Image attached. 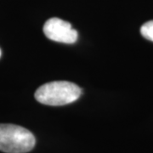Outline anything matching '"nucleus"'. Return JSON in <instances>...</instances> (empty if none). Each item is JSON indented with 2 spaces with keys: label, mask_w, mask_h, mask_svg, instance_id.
Here are the masks:
<instances>
[{
  "label": "nucleus",
  "mask_w": 153,
  "mask_h": 153,
  "mask_svg": "<svg viewBox=\"0 0 153 153\" xmlns=\"http://www.w3.org/2000/svg\"><path fill=\"white\" fill-rule=\"evenodd\" d=\"M44 33L47 38L63 44H74L77 40V32L69 22L59 18H51L45 22Z\"/></svg>",
  "instance_id": "obj_3"
},
{
  "label": "nucleus",
  "mask_w": 153,
  "mask_h": 153,
  "mask_svg": "<svg viewBox=\"0 0 153 153\" xmlns=\"http://www.w3.org/2000/svg\"><path fill=\"white\" fill-rule=\"evenodd\" d=\"M36 139L22 126L0 124V151L5 153H27L33 150Z\"/></svg>",
  "instance_id": "obj_2"
},
{
  "label": "nucleus",
  "mask_w": 153,
  "mask_h": 153,
  "mask_svg": "<svg viewBox=\"0 0 153 153\" xmlns=\"http://www.w3.org/2000/svg\"><path fill=\"white\" fill-rule=\"evenodd\" d=\"M81 93L82 89L73 82L55 81L38 88L35 92V99L41 104L57 106L74 102Z\"/></svg>",
  "instance_id": "obj_1"
},
{
  "label": "nucleus",
  "mask_w": 153,
  "mask_h": 153,
  "mask_svg": "<svg viewBox=\"0 0 153 153\" xmlns=\"http://www.w3.org/2000/svg\"><path fill=\"white\" fill-rule=\"evenodd\" d=\"M1 55H2V51H1V49H0V57H1Z\"/></svg>",
  "instance_id": "obj_5"
},
{
  "label": "nucleus",
  "mask_w": 153,
  "mask_h": 153,
  "mask_svg": "<svg viewBox=\"0 0 153 153\" xmlns=\"http://www.w3.org/2000/svg\"><path fill=\"white\" fill-rule=\"evenodd\" d=\"M140 33L144 38L153 42V21L146 22L140 28Z\"/></svg>",
  "instance_id": "obj_4"
}]
</instances>
